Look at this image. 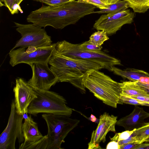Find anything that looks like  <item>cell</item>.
Here are the masks:
<instances>
[{
    "label": "cell",
    "instance_id": "cell-1",
    "mask_svg": "<svg viewBox=\"0 0 149 149\" xmlns=\"http://www.w3.org/2000/svg\"><path fill=\"white\" fill-rule=\"evenodd\" d=\"M96 7L78 0L59 6L42 5L31 12L28 16L27 20L41 27L49 26L62 29L75 24L84 16L93 14Z\"/></svg>",
    "mask_w": 149,
    "mask_h": 149
},
{
    "label": "cell",
    "instance_id": "cell-2",
    "mask_svg": "<svg viewBox=\"0 0 149 149\" xmlns=\"http://www.w3.org/2000/svg\"><path fill=\"white\" fill-rule=\"evenodd\" d=\"M50 68L58 79V82H68L85 93L84 81L87 74L94 70L102 68L98 64L88 60L74 58L56 52L48 62Z\"/></svg>",
    "mask_w": 149,
    "mask_h": 149
},
{
    "label": "cell",
    "instance_id": "cell-3",
    "mask_svg": "<svg viewBox=\"0 0 149 149\" xmlns=\"http://www.w3.org/2000/svg\"><path fill=\"white\" fill-rule=\"evenodd\" d=\"M84 85L85 88L105 104L115 108L117 104H122L120 83L99 70H93L88 73L85 79Z\"/></svg>",
    "mask_w": 149,
    "mask_h": 149
},
{
    "label": "cell",
    "instance_id": "cell-4",
    "mask_svg": "<svg viewBox=\"0 0 149 149\" xmlns=\"http://www.w3.org/2000/svg\"><path fill=\"white\" fill-rule=\"evenodd\" d=\"M32 88L36 94L37 97L32 101L28 107L27 113L34 116L40 113L69 116L71 115L72 109L67 106L66 100L62 96L49 90Z\"/></svg>",
    "mask_w": 149,
    "mask_h": 149
},
{
    "label": "cell",
    "instance_id": "cell-5",
    "mask_svg": "<svg viewBox=\"0 0 149 149\" xmlns=\"http://www.w3.org/2000/svg\"><path fill=\"white\" fill-rule=\"evenodd\" d=\"M56 52L61 55L74 58L86 60L100 65L102 69L112 71L113 67L121 65L120 60L103 51L91 52L82 49L79 44L71 43L65 40L56 43Z\"/></svg>",
    "mask_w": 149,
    "mask_h": 149
},
{
    "label": "cell",
    "instance_id": "cell-6",
    "mask_svg": "<svg viewBox=\"0 0 149 149\" xmlns=\"http://www.w3.org/2000/svg\"><path fill=\"white\" fill-rule=\"evenodd\" d=\"M47 125V149H61L62 144L69 133L77 126L79 120L69 116L51 113L42 115Z\"/></svg>",
    "mask_w": 149,
    "mask_h": 149
},
{
    "label": "cell",
    "instance_id": "cell-7",
    "mask_svg": "<svg viewBox=\"0 0 149 149\" xmlns=\"http://www.w3.org/2000/svg\"><path fill=\"white\" fill-rule=\"evenodd\" d=\"M14 23L16 30L20 34L21 37L10 51L18 47L38 48L52 44L51 37L42 27L33 23L23 24Z\"/></svg>",
    "mask_w": 149,
    "mask_h": 149
},
{
    "label": "cell",
    "instance_id": "cell-8",
    "mask_svg": "<svg viewBox=\"0 0 149 149\" xmlns=\"http://www.w3.org/2000/svg\"><path fill=\"white\" fill-rule=\"evenodd\" d=\"M56 43L49 46L36 48L21 47L10 51L9 63L12 67L21 63L30 65L36 63H48L55 51Z\"/></svg>",
    "mask_w": 149,
    "mask_h": 149
},
{
    "label": "cell",
    "instance_id": "cell-9",
    "mask_svg": "<svg viewBox=\"0 0 149 149\" xmlns=\"http://www.w3.org/2000/svg\"><path fill=\"white\" fill-rule=\"evenodd\" d=\"M23 119V115L17 112L14 100H13L7 125L0 136V149H15L17 139L20 143L24 142L22 130Z\"/></svg>",
    "mask_w": 149,
    "mask_h": 149
},
{
    "label": "cell",
    "instance_id": "cell-10",
    "mask_svg": "<svg viewBox=\"0 0 149 149\" xmlns=\"http://www.w3.org/2000/svg\"><path fill=\"white\" fill-rule=\"evenodd\" d=\"M134 17V13L127 9L114 14L103 15L95 21L93 27L97 30L105 31L108 35H112L124 24L132 23Z\"/></svg>",
    "mask_w": 149,
    "mask_h": 149
},
{
    "label": "cell",
    "instance_id": "cell-11",
    "mask_svg": "<svg viewBox=\"0 0 149 149\" xmlns=\"http://www.w3.org/2000/svg\"><path fill=\"white\" fill-rule=\"evenodd\" d=\"M47 63H36L31 64L32 75L27 82L32 87L43 90H49L57 82L58 79L49 68Z\"/></svg>",
    "mask_w": 149,
    "mask_h": 149
},
{
    "label": "cell",
    "instance_id": "cell-12",
    "mask_svg": "<svg viewBox=\"0 0 149 149\" xmlns=\"http://www.w3.org/2000/svg\"><path fill=\"white\" fill-rule=\"evenodd\" d=\"M117 117L105 112L100 117L96 129L92 132L91 140L88 143V149H101L100 144L106 141V136L109 132H116L115 125Z\"/></svg>",
    "mask_w": 149,
    "mask_h": 149
},
{
    "label": "cell",
    "instance_id": "cell-13",
    "mask_svg": "<svg viewBox=\"0 0 149 149\" xmlns=\"http://www.w3.org/2000/svg\"><path fill=\"white\" fill-rule=\"evenodd\" d=\"M14 100L17 112L23 115L27 113L28 107L32 101L37 97L33 88L21 78L15 79V85L13 89Z\"/></svg>",
    "mask_w": 149,
    "mask_h": 149
},
{
    "label": "cell",
    "instance_id": "cell-14",
    "mask_svg": "<svg viewBox=\"0 0 149 149\" xmlns=\"http://www.w3.org/2000/svg\"><path fill=\"white\" fill-rule=\"evenodd\" d=\"M148 117L149 113L135 105L131 113L118 120L116 124L124 127L125 130H132L143 126L146 123L144 119Z\"/></svg>",
    "mask_w": 149,
    "mask_h": 149
},
{
    "label": "cell",
    "instance_id": "cell-15",
    "mask_svg": "<svg viewBox=\"0 0 149 149\" xmlns=\"http://www.w3.org/2000/svg\"><path fill=\"white\" fill-rule=\"evenodd\" d=\"M27 113L23 115L24 122L22 124V130L25 141L31 142L38 141L43 136L39 131L37 123L29 116Z\"/></svg>",
    "mask_w": 149,
    "mask_h": 149
},
{
    "label": "cell",
    "instance_id": "cell-16",
    "mask_svg": "<svg viewBox=\"0 0 149 149\" xmlns=\"http://www.w3.org/2000/svg\"><path fill=\"white\" fill-rule=\"evenodd\" d=\"M112 72L117 75L133 82L139 81L141 77H149L148 73L143 70L134 68H127L123 70L114 66Z\"/></svg>",
    "mask_w": 149,
    "mask_h": 149
},
{
    "label": "cell",
    "instance_id": "cell-17",
    "mask_svg": "<svg viewBox=\"0 0 149 149\" xmlns=\"http://www.w3.org/2000/svg\"><path fill=\"white\" fill-rule=\"evenodd\" d=\"M120 83L122 89L121 95L127 96H140L149 97V95L141 89L136 82L125 81Z\"/></svg>",
    "mask_w": 149,
    "mask_h": 149
},
{
    "label": "cell",
    "instance_id": "cell-18",
    "mask_svg": "<svg viewBox=\"0 0 149 149\" xmlns=\"http://www.w3.org/2000/svg\"><path fill=\"white\" fill-rule=\"evenodd\" d=\"M129 7V3L127 1L120 0L114 4L109 5L107 8L100 11H94L93 13L114 14L126 10Z\"/></svg>",
    "mask_w": 149,
    "mask_h": 149
},
{
    "label": "cell",
    "instance_id": "cell-19",
    "mask_svg": "<svg viewBox=\"0 0 149 149\" xmlns=\"http://www.w3.org/2000/svg\"><path fill=\"white\" fill-rule=\"evenodd\" d=\"M132 135L134 137L136 143L140 144L145 142L149 138V123H146L143 126L136 129Z\"/></svg>",
    "mask_w": 149,
    "mask_h": 149
},
{
    "label": "cell",
    "instance_id": "cell-20",
    "mask_svg": "<svg viewBox=\"0 0 149 149\" xmlns=\"http://www.w3.org/2000/svg\"><path fill=\"white\" fill-rule=\"evenodd\" d=\"M47 137L46 135L40 140L35 141H24L19 146V149H47Z\"/></svg>",
    "mask_w": 149,
    "mask_h": 149
},
{
    "label": "cell",
    "instance_id": "cell-21",
    "mask_svg": "<svg viewBox=\"0 0 149 149\" xmlns=\"http://www.w3.org/2000/svg\"><path fill=\"white\" fill-rule=\"evenodd\" d=\"M127 1L129 7L135 13H144L149 8V0H123Z\"/></svg>",
    "mask_w": 149,
    "mask_h": 149
},
{
    "label": "cell",
    "instance_id": "cell-22",
    "mask_svg": "<svg viewBox=\"0 0 149 149\" xmlns=\"http://www.w3.org/2000/svg\"><path fill=\"white\" fill-rule=\"evenodd\" d=\"M109 39V38L106 32L103 31L98 30L91 36L88 40L93 44L98 46H101L105 41Z\"/></svg>",
    "mask_w": 149,
    "mask_h": 149
},
{
    "label": "cell",
    "instance_id": "cell-23",
    "mask_svg": "<svg viewBox=\"0 0 149 149\" xmlns=\"http://www.w3.org/2000/svg\"><path fill=\"white\" fill-rule=\"evenodd\" d=\"M24 0H4V6L8 8L11 13L13 15L19 11L23 13L19 5Z\"/></svg>",
    "mask_w": 149,
    "mask_h": 149
},
{
    "label": "cell",
    "instance_id": "cell-24",
    "mask_svg": "<svg viewBox=\"0 0 149 149\" xmlns=\"http://www.w3.org/2000/svg\"><path fill=\"white\" fill-rule=\"evenodd\" d=\"M120 100L122 104L123 103L134 105H142L149 106L145 102L130 97L122 95H120Z\"/></svg>",
    "mask_w": 149,
    "mask_h": 149
},
{
    "label": "cell",
    "instance_id": "cell-25",
    "mask_svg": "<svg viewBox=\"0 0 149 149\" xmlns=\"http://www.w3.org/2000/svg\"><path fill=\"white\" fill-rule=\"evenodd\" d=\"M79 47L81 49L85 51L91 52H97L101 51L102 47L91 43L89 40L86 41L81 44H79Z\"/></svg>",
    "mask_w": 149,
    "mask_h": 149
},
{
    "label": "cell",
    "instance_id": "cell-26",
    "mask_svg": "<svg viewBox=\"0 0 149 149\" xmlns=\"http://www.w3.org/2000/svg\"><path fill=\"white\" fill-rule=\"evenodd\" d=\"M136 129L132 130H126L120 133H116L112 138H110L111 141H119L125 140L129 138Z\"/></svg>",
    "mask_w": 149,
    "mask_h": 149
},
{
    "label": "cell",
    "instance_id": "cell-27",
    "mask_svg": "<svg viewBox=\"0 0 149 149\" xmlns=\"http://www.w3.org/2000/svg\"><path fill=\"white\" fill-rule=\"evenodd\" d=\"M78 1L92 5L102 10L107 8L109 6L105 0H77Z\"/></svg>",
    "mask_w": 149,
    "mask_h": 149
},
{
    "label": "cell",
    "instance_id": "cell-28",
    "mask_svg": "<svg viewBox=\"0 0 149 149\" xmlns=\"http://www.w3.org/2000/svg\"><path fill=\"white\" fill-rule=\"evenodd\" d=\"M44 3L47 5L59 6L76 0H33Z\"/></svg>",
    "mask_w": 149,
    "mask_h": 149
},
{
    "label": "cell",
    "instance_id": "cell-29",
    "mask_svg": "<svg viewBox=\"0 0 149 149\" xmlns=\"http://www.w3.org/2000/svg\"><path fill=\"white\" fill-rule=\"evenodd\" d=\"M139 144L136 142L124 144L120 146V149H135Z\"/></svg>",
    "mask_w": 149,
    "mask_h": 149
},
{
    "label": "cell",
    "instance_id": "cell-30",
    "mask_svg": "<svg viewBox=\"0 0 149 149\" xmlns=\"http://www.w3.org/2000/svg\"><path fill=\"white\" fill-rule=\"evenodd\" d=\"M107 149H120V146L118 142L112 141L109 143L107 146Z\"/></svg>",
    "mask_w": 149,
    "mask_h": 149
},
{
    "label": "cell",
    "instance_id": "cell-31",
    "mask_svg": "<svg viewBox=\"0 0 149 149\" xmlns=\"http://www.w3.org/2000/svg\"><path fill=\"white\" fill-rule=\"evenodd\" d=\"M118 142L120 146L124 144L128 143L133 142L136 143V142L134 137L133 136L132 134L128 139L125 140L119 141Z\"/></svg>",
    "mask_w": 149,
    "mask_h": 149
},
{
    "label": "cell",
    "instance_id": "cell-32",
    "mask_svg": "<svg viewBox=\"0 0 149 149\" xmlns=\"http://www.w3.org/2000/svg\"><path fill=\"white\" fill-rule=\"evenodd\" d=\"M128 97H130L132 98L138 100H139L143 101L148 104H149V97L140 96H134Z\"/></svg>",
    "mask_w": 149,
    "mask_h": 149
},
{
    "label": "cell",
    "instance_id": "cell-33",
    "mask_svg": "<svg viewBox=\"0 0 149 149\" xmlns=\"http://www.w3.org/2000/svg\"><path fill=\"white\" fill-rule=\"evenodd\" d=\"M140 88L149 95V85L142 84L138 82H136Z\"/></svg>",
    "mask_w": 149,
    "mask_h": 149
},
{
    "label": "cell",
    "instance_id": "cell-34",
    "mask_svg": "<svg viewBox=\"0 0 149 149\" xmlns=\"http://www.w3.org/2000/svg\"><path fill=\"white\" fill-rule=\"evenodd\" d=\"M137 82L149 85V77H141L140 78L139 81Z\"/></svg>",
    "mask_w": 149,
    "mask_h": 149
},
{
    "label": "cell",
    "instance_id": "cell-35",
    "mask_svg": "<svg viewBox=\"0 0 149 149\" xmlns=\"http://www.w3.org/2000/svg\"><path fill=\"white\" fill-rule=\"evenodd\" d=\"M149 149V143H143L140 144L135 149Z\"/></svg>",
    "mask_w": 149,
    "mask_h": 149
},
{
    "label": "cell",
    "instance_id": "cell-36",
    "mask_svg": "<svg viewBox=\"0 0 149 149\" xmlns=\"http://www.w3.org/2000/svg\"><path fill=\"white\" fill-rule=\"evenodd\" d=\"M90 120L93 122H95L98 123L99 122V119H98L93 114H91L90 117L89 118Z\"/></svg>",
    "mask_w": 149,
    "mask_h": 149
},
{
    "label": "cell",
    "instance_id": "cell-37",
    "mask_svg": "<svg viewBox=\"0 0 149 149\" xmlns=\"http://www.w3.org/2000/svg\"><path fill=\"white\" fill-rule=\"evenodd\" d=\"M120 0H105L107 4L109 5L114 4Z\"/></svg>",
    "mask_w": 149,
    "mask_h": 149
},
{
    "label": "cell",
    "instance_id": "cell-38",
    "mask_svg": "<svg viewBox=\"0 0 149 149\" xmlns=\"http://www.w3.org/2000/svg\"><path fill=\"white\" fill-rule=\"evenodd\" d=\"M0 6H4V0H0Z\"/></svg>",
    "mask_w": 149,
    "mask_h": 149
},
{
    "label": "cell",
    "instance_id": "cell-39",
    "mask_svg": "<svg viewBox=\"0 0 149 149\" xmlns=\"http://www.w3.org/2000/svg\"><path fill=\"white\" fill-rule=\"evenodd\" d=\"M145 142H147V143L149 142V138Z\"/></svg>",
    "mask_w": 149,
    "mask_h": 149
},
{
    "label": "cell",
    "instance_id": "cell-40",
    "mask_svg": "<svg viewBox=\"0 0 149 149\" xmlns=\"http://www.w3.org/2000/svg\"><path fill=\"white\" fill-rule=\"evenodd\" d=\"M147 6L149 7V3L147 4Z\"/></svg>",
    "mask_w": 149,
    "mask_h": 149
}]
</instances>
